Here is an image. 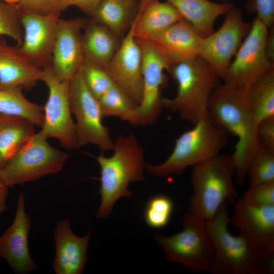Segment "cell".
I'll return each mask as SVG.
<instances>
[{
    "mask_svg": "<svg viewBox=\"0 0 274 274\" xmlns=\"http://www.w3.org/2000/svg\"><path fill=\"white\" fill-rule=\"evenodd\" d=\"M247 90L225 83L217 86L211 94L208 109V116L215 125L237 138L231 156L235 179L239 184L246 179L251 160L259 146L258 124L248 101Z\"/></svg>",
    "mask_w": 274,
    "mask_h": 274,
    "instance_id": "1",
    "label": "cell"
},
{
    "mask_svg": "<svg viewBox=\"0 0 274 274\" xmlns=\"http://www.w3.org/2000/svg\"><path fill=\"white\" fill-rule=\"evenodd\" d=\"M112 150L110 157L103 152L95 157L100 167L101 202L96 214L98 219L107 218L119 198L132 197L128 189L130 183L145 178L144 151L134 134L118 135Z\"/></svg>",
    "mask_w": 274,
    "mask_h": 274,
    "instance_id": "2",
    "label": "cell"
},
{
    "mask_svg": "<svg viewBox=\"0 0 274 274\" xmlns=\"http://www.w3.org/2000/svg\"><path fill=\"white\" fill-rule=\"evenodd\" d=\"M232 156L220 153L193 166L192 195L188 211L204 222L237 197Z\"/></svg>",
    "mask_w": 274,
    "mask_h": 274,
    "instance_id": "3",
    "label": "cell"
},
{
    "mask_svg": "<svg viewBox=\"0 0 274 274\" xmlns=\"http://www.w3.org/2000/svg\"><path fill=\"white\" fill-rule=\"evenodd\" d=\"M177 83L174 97L163 98V108L194 124L208 115L209 100L220 78L201 57L179 62L169 71Z\"/></svg>",
    "mask_w": 274,
    "mask_h": 274,
    "instance_id": "4",
    "label": "cell"
},
{
    "mask_svg": "<svg viewBox=\"0 0 274 274\" xmlns=\"http://www.w3.org/2000/svg\"><path fill=\"white\" fill-rule=\"evenodd\" d=\"M228 134L207 115L177 138L165 161L158 165L146 164L145 169L161 177L180 175L187 168L221 153L227 144Z\"/></svg>",
    "mask_w": 274,
    "mask_h": 274,
    "instance_id": "5",
    "label": "cell"
},
{
    "mask_svg": "<svg viewBox=\"0 0 274 274\" xmlns=\"http://www.w3.org/2000/svg\"><path fill=\"white\" fill-rule=\"evenodd\" d=\"M228 206L221 207L204 222L213 250L210 270L213 274H260L265 272L264 262L252 246L241 233L232 235L229 230Z\"/></svg>",
    "mask_w": 274,
    "mask_h": 274,
    "instance_id": "6",
    "label": "cell"
},
{
    "mask_svg": "<svg viewBox=\"0 0 274 274\" xmlns=\"http://www.w3.org/2000/svg\"><path fill=\"white\" fill-rule=\"evenodd\" d=\"M40 131L27 142L0 170L8 187L54 174L63 168L69 155L51 146Z\"/></svg>",
    "mask_w": 274,
    "mask_h": 274,
    "instance_id": "7",
    "label": "cell"
},
{
    "mask_svg": "<svg viewBox=\"0 0 274 274\" xmlns=\"http://www.w3.org/2000/svg\"><path fill=\"white\" fill-rule=\"evenodd\" d=\"M182 226L177 233L157 234L154 239L162 248L167 260L194 272H209L213 250L204 222L187 211Z\"/></svg>",
    "mask_w": 274,
    "mask_h": 274,
    "instance_id": "8",
    "label": "cell"
},
{
    "mask_svg": "<svg viewBox=\"0 0 274 274\" xmlns=\"http://www.w3.org/2000/svg\"><path fill=\"white\" fill-rule=\"evenodd\" d=\"M69 93L72 112L76 120L77 148L93 144L101 152L112 150L114 142L109 128L102 123L98 99L87 88L80 70L70 80Z\"/></svg>",
    "mask_w": 274,
    "mask_h": 274,
    "instance_id": "9",
    "label": "cell"
},
{
    "mask_svg": "<svg viewBox=\"0 0 274 274\" xmlns=\"http://www.w3.org/2000/svg\"><path fill=\"white\" fill-rule=\"evenodd\" d=\"M268 27L258 18L253 21L223 78L225 84L248 89L274 68L266 51Z\"/></svg>",
    "mask_w": 274,
    "mask_h": 274,
    "instance_id": "10",
    "label": "cell"
},
{
    "mask_svg": "<svg viewBox=\"0 0 274 274\" xmlns=\"http://www.w3.org/2000/svg\"><path fill=\"white\" fill-rule=\"evenodd\" d=\"M40 80L48 87L49 94L43 106L44 120L40 132L47 139H57L66 150L77 148L76 126L70 100V81L58 80L51 64L42 69Z\"/></svg>",
    "mask_w": 274,
    "mask_h": 274,
    "instance_id": "11",
    "label": "cell"
},
{
    "mask_svg": "<svg viewBox=\"0 0 274 274\" xmlns=\"http://www.w3.org/2000/svg\"><path fill=\"white\" fill-rule=\"evenodd\" d=\"M136 40L142 53L143 90L141 102L133 111L129 123L132 125L146 126L157 121L163 108L161 89L165 80L164 71L169 72L170 67L150 43Z\"/></svg>",
    "mask_w": 274,
    "mask_h": 274,
    "instance_id": "12",
    "label": "cell"
},
{
    "mask_svg": "<svg viewBox=\"0 0 274 274\" xmlns=\"http://www.w3.org/2000/svg\"><path fill=\"white\" fill-rule=\"evenodd\" d=\"M226 15L221 27L203 38L199 54L222 79L251 26L238 8L232 7Z\"/></svg>",
    "mask_w": 274,
    "mask_h": 274,
    "instance_id": "13",
    "label": "cell"
},
{
    "mask_svg": "<svg viewBox=\"0 0 274 274\" xmlns=\"http://www.w3.org/2000/svg\"><path fill=\"white\" fill-rule=\"evenodd\" d=\"M231 223L252 246L264 262L274 258V205L255 207L243 198L234 203Z\"/></svg>",
    "mask_w": 274,
    "mask_h": 274,
    "instance_id": "14",
    "label": "cell"
},
{
    "mask_svg": "<svg viewBox=\"0 0 274 274\" xmlns=\"http://www.w3.org/2000/svg\"><path fill=\"white\" fill-rule=\"evenodd\" d=\"M19 9L23 30L20 50L33 65L45 68L51 64L59 16L43 15Z\"/></svg>",
    "mask_w": 274,
    "mask_h": 274,
    "instance_id": "15",
    "label": "cell"
},
{
    "mask_svg": "<svg viewBox=\"0 0 274 274\" xmlns=\"http://www.w3.org/2000/svg\"><path fill=\"white\" fill-rule=\"evenodd\" d=\"M142 53L131 27L104 68L137 107L143 95Z\"/></svg>",
    "mask_w": 274,
    "mask_h": 274,
    "instance_id": "16",
    "label": "cell"
},
{
    "mask_svg": "<svg viewBox=\"0 0 274 274\" xmlns=\"http://www.w3.org/2000/svg\"><path fill=\"white\" fill-rule=\"evenodd\" d=\"M85 23L79 18L59 20L51 66L60 81H70L80 69L83 61L82 30Z\"/></svg>",
    "mask_w": 274,
    "mask_h": 274,
    "instance_id": "17",
    "label": "cell"
},
{
    "mask_svg": "<svg viewBox=\"0 0 274 274\" xmlns=\"http://www.w3.org/2000/svg\"><path fill=\"white\" fill-rule=\"evenodd\" d=\"M31 221L25 209V198L20 192L11 225L0 237V258L15 271L27 273L37 268L28 250V234Z\"/></svg>",
    "mask_w": 274,
    "mask_h": 274,
    "instance_id": "18",
    "label": "cell"
},
{
    "mask_svg": "<svg viewBox=\"0 0 274 274\" xmlns=\"http://www.w3.org/2000/svg\"><path fill=\"white\" fill-rule=\"evenodd\" d=\"M203 38L182 19L146 41L165 59L170 69L177 63L199 56Z\"/></svg>",
    "mask_w": 274,
    "mask_h": 274,
    "instance_id": "19",
    "label": "cell"
},
{
    "mask_svg": "<svg viewBox=\"0 0 274 274\" xmlns=\"http://www.w3.org/2000/svg\"><path fill=\"white\" fill-rule=\"evenodd\" d=\"M53 237L55 253L52 267L55 273H82L88 260L91 231L84 236H78L72 231L70 221L62 219L56 224Z\"/></svg>",
    "mask_w": 274,
    "mask_h": 274,
    "instance_id": "20",
    "label": "cell"
},
{
    "mask_svg": "<svg viewBox=\"0 0 274 274\" xmlns=\"http://www.w3.org/2000/svg\"><path fill=\"white\" fill-rule=\"evenodd\" d=\"M42 69L31 63L19 47L0 37V89L33 87L40 80Z\"/></svg>",
    "mask_w": 274,
    "mask_h": 274,
    "instance_id": "21",
    "label": "cell"
},
{
    "mask_svg": "<svg viewBox=\"0 0 274 274\" xmlns=\"http://www.w3.org/2000/svg\"><path fill=\"white\" fill-rule=\"evenodd\" d=\"M182 19L179 12L166 1L142 0L130 27L136 39L148 40Z\"/></svg>",
    "mask_w": 274,
    "mask_h": 274,
    "instance_id": "22",
    "label": "cell"
},
{
    "mask_svg": "<svg viewBox=\"0 0 274 274\" xmlns=\"http://www.w3.org/2000/svg\"><path fill=\"white\" fill-rule=\"evenodd\" d=\"M201 35L213 32L216 20L232 7L229 4H217L209 0H166Z\"/></svg>",
    "mask_w": 274,
    "mask_h": 274,
    "instance_id": "23",
    "label": "cell"
},
{
    "mask_svg": "<svg viewBox=\"0 0 274 274\" xmlns=\"http://www.w3.org/2000/svg\"><path fill=\"white\" fill-rule=\"evenodd\" d=\"M84 30L82 34L83 60L104 67L120 45L117 36L93 19L85 23Z\"/></svg>",
    "mask_w": 274,
    "mask_h": 274,
    "instance_id": "24",
    "label": "cell"
},
{
    "mask_svg": "<svg viewBox=\"0 0 274 274\" xmlns=\"http://www.w3.org/2000/svg\"><path fill=\"white\" fill-rule=\"evenodd\" d=\"M35 126L24 118L0 113V170L36 134Z\"/></svg>",
    "mask_w": 274,
    "mask_h": 274,
    "instance_id": "25",
    "label": "cell"
},
{
    "mask_svg": "<svg viewBox=\"0 0 274 274\" xmlns=\"http://www.w3.org/2000/svg\"><path fill=\"white\" fill-rule=\"evenodd\" d=\"M134 1L101 0L91 17L116 36H120L131 22Z\"/></svg>",
    "mask_w": 274,
    "mask_h": 274,
    "instance_id": "26",
    "label": "cell"
},
{
    "mask_svg": "<svg viewBox=\"0 0 274 274\" xmlns=\"http://www.w3.org/2000/svg\"><path fill=\"white\" fill-rule=\"evenodd\" d=\"M22 89H0V113L24 118L41 128L44 120L43 106L28 100Z\"/></svg>",
    "mask_w": 274,
    "mask_h": 274,
    "instance_id": "27",
    "label": "cell"
},
{
    "mask_svg": "<svg viewBox=\"0 0 274 274\" xmlns=\"http://www.w3.org/2000/svg\"><path fill=\"white\" fill-rule=\"evenodd\" d=\"M247 98L258 124L266 119L274 117V68L248 89Z\"/></svg>",
    "mask_w": 274,
    "mask_h": 274,
    "instance_id": "28",
    "label": "cell"
},
{
    "mask_svg": "<svg viewBox=\"0 0 274 274\" xmlns=\"http://www.w3.org/2000/svg\"><path fill=\"white\" fill-rule=\"evenodd\" d=\"M103 118L114 116L129 123L137 107L116 84L98 99Z\"/></svg>",
    "mask_w": 274,
    "mask_h": 274,
    "instance_id": "29",
    "label": "cell"
},
{
    "mask_svg": "<svg viewBox=\"0 0 274 274\" xmlns=\"http://www.w3.org/2000/svg\"><path fill=\"white\" fill-rule=\"evenodd\" d=\"M247 177L250 185L274 182V153L259 145L250 163Z\"/></svg>",
    "mask_w": 274,
    "mask_h": 274,
    "instance_id": "30",
    "label": "cell"
},
{
    "mask_svg": "<svg viewBox=\"0 0 274 274\" xmlns=\"http://www.w3.org/2000/svg\"><path fill=\"white\" fill-rule=\"evenodd\" d=\"M80 71L87 88L98 99L115 84L104 67L92 62L83 60Z\"/></svg>",
    "mask_w": 274,
    "mask_h": 274,
    "instance_id": "31",
    "label": "cell"
},
{
    "mask_svg": "<svg viewBox=\"0 0 274 274\" xmlns=\"http://www.w3.org/2000/svg\"><path fill=\"white\" fill-rule=\"evenodd\" d=\"M174 209V203L168 196L156 195L147 202L144 211L146 223L150 227L160 228L169 223Z\"/></svg>",
    "mask_w": 274,
    "mask_h": 274,
    "instance_id": "32",
    "label": "cell"
},
{
    "mask_svg": "<svg viewBox=\"0 0 274 274\" xmlns=\"http://www.w3.org/2000/svg\"><path fill=\"white\" fill-rule=\"evenodd\" d=\"M2 36L11 38L19 46L22 42L23 30L21 12L17 5L0 0V37Z\"/></svg>",
    "mask_w": 274,
    "mask_h": 274,
    "instance_id": "33",
    "label": "cell"
},
{
    "mask_svg": "<svg viewBox=\"0 0 274 274\" xmlns=\"http://www.w3.org/2000/svg\"><path fill=\"white\" fill-rule=\"evenodd\" d=\"M242 198L255 207L274 205V182L250 185Z\"/></svg>",
    "mask_w": 274,
    "mask_h": 274,
    "instance_id": "34",
    "label": "cell"
},
{
    "mask_svg": "<svg viewBox=\"0 0 274 274\" xmlns=\"http://www.w3.org/2000/svg\"><path fill=\"white\" fill-rule=\"evenodd\" d=\"M17 5L21 10L43 15L60 16L62 11L58 0H21Z\"/></svg>",
    "mask_w": 274,
    "mask_h": 274,
    "instance_id": "35",
    "label": "cell"
},
{
    "mask_svg": "<svg viewBox=\"0 0 274 274\" xmlns=\"http://www.w3.org/2000/svg\"><path fill=\"white\" fill-rule=\"evenodd\" d=\"M259 145L274 153V117L261 121L257 128Z\"/></svg>",
    "mask_w": 274,
    "mask_h": 274,
    "instance_id": "36",
    "label": "cell"
},
{
    "mask_svg": "<svg viewBox=\"0 0 274 274\" xmlns=\"http://www.w3.org/2000/svg\"><path fill=\"white\" fill-rule=\"evenodd\" d=\"M253 7L257 18L268 28L274 21V0H252Z\"/></svg>",
    "mask_w": 274,
    "mask_h": 274,
    "instance_id": "37",
    "label": "cell"
},
{
    "mask_svg": "<svg viewBox=\"0 0 274 274\" xmlns=\"http://www.w3.org/2000/svg\"><path fill=\"white\" fill-rule=\"evenodd\" d=\"M101 0H58L63 10L70 6H76L92 16Z\"/></svg>",
    "mask_w": 274,
    "mask_h": 274,
    "instance_id": "38",
    "label": "cell"
},
{
    "mask_svg": "<svg viewBox=\"0 0 274 274\" xmlns=\"http://www.w3.org/2000/svg\"><path fill=\"white\" fill-rule=\"evenodd\" d=\"M8 188L0 177V213L5 212L7 208V199Z\"/></svg>",
    "mask_w": 274,
    "mask_h": 274,
    "instance_id": "39",
    "label": "cell"
},
{
    "mask_svg": "<svg viewBox=\"0 0 274 274\" xmlns=\"http://www.w3.org/2000/svg\"><path fill=\"white\" fill-rule=\"evenodd\" d=\"M266 51L269 60L273 63L274 60V34L273 30L268 31L266 43Z\"/></svg>",
    "mask_w": 274,
    "mask_h": 274,
    "instance_id": "40",
    "label": "cell"
},
{
    "mask_svg": "<svg viewBox=\"0 0 274 274\" xmlns=\"http://www.w3.org/2000/svg\"><path fill=\"white\" fill-rule=\"evenodd\" d=\"M5 3L10 5H17L21 0H2Z\"/></svg>",
    "mask_w": 274,
    "mask_h": 274,
    "instance_id": "41",
    "label": "cell"
},
{
    "mask_svg": "<svg viewBox=\"0 0 274 274\" xmlns=\"http://www.w3.org/2000/svg\"><path fill=\"white\" fill-rule=\"evenodd\" d=\"M118 1H135V0H118Z\"/></svg>",
    "mask_w": 274,
    "mask_h": 274,
    "instance_id": "42",
    "label": "cell"
}]
</instances>
